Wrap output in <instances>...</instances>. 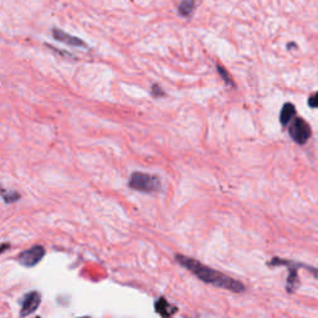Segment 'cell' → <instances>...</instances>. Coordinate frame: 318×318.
Segmentation results:
<instances>
[{"label":"cell","instance_id":"1","mask_svg":"<svg viewBox=\"0 0 318 318\" xmlns=\"http://www.w3.org/2000/svg\"><path fill=\"white\" fill-rule=\"evenodd\" d=\"M175 258H177V261L180 265H183L186 270L194 273L199 280L205 282V284L225 288V290H229L235 293H240L245 291V286L240 281L234 280L233 277H229V276L224 275L220 271H216L212 267L205 266L201 263H199V261L194 260V258L184 256V255L180 254L175 255Z\"/></svg>","mask_w":318,"mask_h":318},{"label":"cell","instance_id":"2","mask_svg":"<svg viewBox=\"0 0 318 318\" xmlns=\"http://www.w3.org/2000/svg\"><path fill=\"white\" fill-rule=\"evenodd\" d=\"M128 186L142 193H154L162 189V182H160V178L156 175L135 172L130 175Z\"/></svg>","mask_w":318,"mask_h":318},{"label":"cell","instance_id":"3","mask_svg":"<svg viewBox=\"0 0 318 318\" xmlns=\"http://www.w3.org/2000/svg\"><path fill=\"white\" fill-rule=\"evenodd\" d=\"M44 256H45V249L40 245H35L28 250L20 252L17 261L20 265L25 267H34L43 260Z\"/></svg>","mask_w":318,"mask_h":318},{"label":"cell","instance_id":"4","mask_svg":"<svg viewBox=\"0 0 318 318\" xmlns=\"http://www.w3.org/2000/svg\"><path fill=\"white\" fill-rule=\"evenodd\" d=\"M290 132L291 138L298 144H305L308 141V138L311 137V128L308 126V123L302 118H296L293 121V123L290 126Z\"/></svg>","mask_w":318,"mask_h":318},{"label":"cell","instance_id":"5","mask_svg":"<svg viewBox=\"0 0 318 318\" xmlns=\"http://www.w3.org/2000/svg\"><path fill=\"white\" fill-rule=\"evenodd\" d=\"M41 302V296L40 293L36 291H31V292L26 293L25 296L22 298V311H20V316L26 317L29 314L34 313L38 310L39 305Z\"/></svg>","mask_w":318,"mask_h":318},{"label":"cell","instance_id":"6","mask_svg":"<svg viewBox=\"0 0 318 318\" xmlns=\"http://www.w3.org/2000/svg\"><path fill=\"white\" fill-rule=\"evenodd\" d=\"M154 308H156V312H158L162 317H171L178 312V307L165 301L164 297H159L157 300L156 303H154Z\"/></svg>","mask_w":318,"mask_h":318},{"label":"cell","instance_id":"7","mask_svg":"<svg viewBox=\"0 0 318 318\" xmlns=\"http://www.w3.org/2000/svg\"><path fill=\"white\" fill-rule=\"evenodd\" d=\"M52 34H53V38H55L56 40L61 41V43L67 44V45H71V46H84V47H86V44L81 40V39H79V38H76V36H72V35H68L65 31L59 30V29H53Z\"/></svg>","mask_w":318,"mask_h":318},{"label":"cell","instance_id":"8","mask_svg":"<svg viewBox=\"0 0 318 318\" xmlns=\"http://www.w3.org/2000/svg\"><path fill=\"white\" fill-rule=\"evenodd\" d=\"M296 115V108L295 106L292 105V103H286V105H284L281 109V115H280V121L281 123L287 124L288 122L293 118V116Z\"/></svg>","mask_w":318,"mask_h":318},{"label":"cell","instance_id":"9","mask_svg":"<svg viewBox=\"0 0 318 318\" xmlns=\"http://www.w3.org/2000/svg\"><path fill=\"white\" fill-rule=\"evenodd\" d=\"M193 9H194V2L193 0H183L182 4L179 5V11L184 16H188Z\"/></svg>","mask_w":318,"mask_h":318},{"label":"cell","instance_id":"10","mask_svg":"<svg viewBox=\"0 0 318 318\" xmlns=\"http://www.w3.org/2000/svg\"><path fill=\"white\" fill-rule=\"evenodd\" d=\"M2 193H3V199H4L5 203H13V201H16L20 199V194H17L15 192L7 193V190L2 189Z\"/></svg>","mask_w":318,"mask_h":318},{"label":"cell","instance_id":"11","mask_svg":"<svg viewBox=\"0 0 318 318\" xmlns=\"http://www.w3.org/2000/svg\"><path fill=\"white\" fill-rule=\"evenodd\" d=\"M218 72L220 73V76L222 77V79H224V81L227 82L228 85H230V86H234V82H233V80H231V77H230V75H229V73L227 72V71H225V68L221 66V65H218Z\"/></svg>","mask_w":318,"mask_h":318},{"label":"cell","instance_id":"12","mask_svg":"<svg viewBox=\"0 0 318 318\" xmlns=\"http://www.w3.org/2000/svg\"><path fill=\"white\" fill-rule=\"evenodd\" d=\"M152 95H153V97H162L164 96V91L162 90V87L158 85H153L152 86Z\"/></svg>","mask_w":318,"mask_h":318},{"label":"cell","instance_id":"13","mask_svg":"<svg viewBox=\"0 0 318 318\" xmlns=\"http://www.w3.org/2000/svg\"><path fill=\"white\" fill-rule=\"evenodd\" d=\"M308 105L312 108H318V92L316 95H313V96L310 97V100H308Z\"/></svg>","mask_w":318,"mask_h":318}]
</instances>
